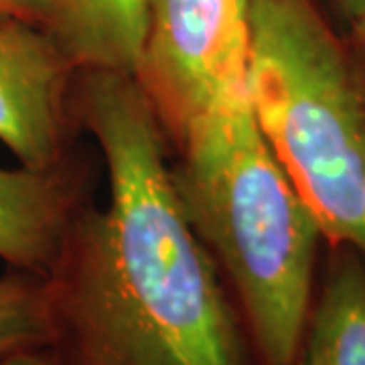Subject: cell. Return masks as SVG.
I'll use <instances>...</instances> for the list:
<instances>
[{
  "mask_svg": "<svg viewBox=\"0 0 365 365\" xmlns=\"http://www.w3.org/2000/svg\"><path fill=\"white\" fill-rule=\"evenodd\" d=\"M351 26L353 33H355V39H357V45H359V49H361L365 57V9L353 19Z\"/></svg>",
  "mask_w": 365,
  "mask_h": 365,
  "instance_id": "obj_13",
  "label": "cell"
},
{
  "mask_svg": "<svg viewBox=\"0 0 365 365\" xmlns=\"http://www.w3.org/2000/svg\"><path fill=\"white\" fill-rule=\"evenodd\" d=\"M49 341L45 278L21 270L0 276V359L23 349L49 347Z\"/></svg>",
  "mask_w": 365,
  "mask_h": 365,
  "instance_id": "obj_9",
  "label": "cell"
},
{
  "mask_svg": "<svg viewBox=\"0 0 365 365\" xmlns=\"http://www.w3.org/2000/svg\"><path fill=\"white\" fill-rule=\"evenodd\" d=\"M76 71L138 76L146 45V0H55L45 26Z\"/></svg>",
  "mask_w": 365,
  "mask_h": 365,
  "instance_id": "obj_7",
  "label": "cell"
},
{
  "mask_svg": "<svg viewBox=\"0 0 365 365\" xmlns=\"http://www.w3.org/2000/svg\"><path fill=\"white\" fill-rule=\"evenodd\" d=\"M73 203V182L63 167H0V260L45 278L61 252Z\"/></svg>",
  "mask_w": 365,
  "mask_h": 365,
  "instance_id": "obj_6",
  "label": "cell"
},
{
  "mask_svg": "<svg viewBox=\"0 0 365 365\" xmlns=\"http://www.w3.org/2000/svg\"><path fill=\"white\" fill-rule=\"evenodd\" d=\"M138 81L175 136L248 91L250 0H146Z\"/></svg>",
  "mask_w": 365,
  "mask_h": 365,
  "instance_id": "obj_4",
  "label": "cell"
},
{
  "mask_svg": "<svg viewBox=\"0 0 365 365\" xmlns=\"http://www.w3.org/2000/svg\"><path fill=\"white\" fill-rule=\"evenodd\" d=\"M331 2L349 23L365 9V0H331Z\"/></svg>",
  "mask_w": 365,
  "mask_h": 365,
  "instance_id": "obj_12",
  "label": "cell"
},
{
  "mask_svg": "<svg viewBox=\"0 0 365 365\" xmlns=\"http://www.w3.org/2000/svg\"><path fill=\"white\" fill-rule=\"evenodd\" d=\"M248 96L327 242L365 262V73L314 0H250Z\"/></svg>",
  "mask_w": 365,
  "mask_h": 365,
  "instance_id": "obj_3",
  "label": "cell"
},
{
  "mask_svg": "<svg viewBox=\"0 0 365 365\" xmlns=\"http://www.w3.org/2000/svg\"><path fill=\"white\" fill-rule=\"evenodd\" d=\"M0 365H61L49 347H35L11 353L0 359Z\"/></svg>",
  "mask_w": 365,
  "mask_h": 365,
  "instance_id": "obj_11",
  "label": "cell"
},
{
  "mask_svg": "<svg viewBox=\"0 0 365 365\" xmlns=\"http://www.w3.org/2000/svg\"><path fill=\"white\" fill-rule=\"evenodd\" d=\"M297 365H365V262L353 250L327 266Z\"/></svg>",
  "mask_w": 365,
  "mask_h": 365,
  "instance_id": "obj_8",
  "label": "cell"
},
{
  "mask_svg": "<svg viewBox=\"0 0 365 365\" xmlns=\"http://www.w3.org/2000/svg\"><path fill=\"white\" fill-rule=\"evenodd\" d=\"M76 67L45 26L0 21V143L31 170L63 167Z\"/></svg>",
  "mask_w": 365,
  "mask_h": 365,
  "instance_id": "obj_5",
  "label": "cell"
},
{
  "mask_svg": "<svg viewBox=\"0 0 365 365\" xmlns=\"http://www.w3.org/2000/svg\"><path fill=\"white\" fill-rule=\"evenodd\" d=\"M76 110L108 170L45 276L61 365H258L222 274L187 220L165 128L138 78L78 71Z\"/></svg>",
  "mask_w": 365,
  "mask_h": 365,
  "instance_id": "obj_1",
  "label": "cell"
},
{
  "mask_svg": "<svg viewBox=\"0 0 365 365\" xmlns=\"http://www.w3.org/2000/svg\"><path fill=\"white\" fill-rule=\"evenodd\" d=\"M55 0H0V21H25L47 26Z\"/></svg>",
  "mask_w": 365,
  "mask_h": 365,
  "instance_id": "obj_10",
  "label": "cell"
},
{
  "mask_svg": "<svg viewBox=\"0 0 365 365\" xmlns=\"http://www.w3.org/2000/svg\"><path fill=\"white\" fill-rule=\"evenodd\" d=\"M170 167L187 220L227 280L258 365H297L325 240L276 158L248 91L213 106L177 138Z\"/></svg>",
  "mask_w": 365,
  "mask_h": 365,
  "instance_id": "obj_2",
  "label": "cell"
}]
</instances>
